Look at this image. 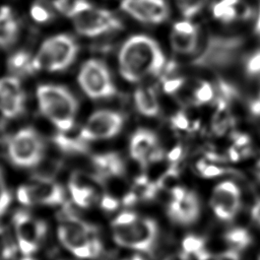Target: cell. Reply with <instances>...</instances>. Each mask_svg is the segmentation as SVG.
I'll list each match as a JSON object with an SVG mask.
<instances>
[{"mask_svg": "<svg viewBox=\"0 0 260 260\" xmlns=\"http://www.w3.org/2000/svg\"><path fill=\"white\" fill-rule=\"evenodd\" d=\"M119 71L129 82H138L146 76L158 75L166 67V58L158 44L148 36L130 37L121 47Z\"/></svg>", "mask_w": 260, "mask_h": 260, "instance_id": "6da1fadb", "label": "cell"}, {"mask_svg": "<svg viewBox=\"0 0 260 260\" xmlns=\"http://www.w3.org/2000/svg\"><path fill=\"white\" fill-rule=\"evenodd\" d=\"M37 99L41 112L59 130L66 132L73 127L77 101L67 88L55 84H42L37 89Z\"/></svg>", "mask_w": 260, "mask_h": 260, "instance_id": "7a4b0ae2", "label": "cell"}, {"mask_svg": "<svg viewBox=\"0 0 260 260\" xmlns=\"http://www.w3.org/2000/svg\"><path fill=\"white\" fill-rule=\"evenodd\" d=\"M67 15L76 30L85 37H96L122 28L121 21L110 11L98 8L87 0H75L70 4Z\"/></svg>", "mask_w": 260, "mask_h": 260, "instance_id": "3957f363", "label": "cell"}, {"mask_svg": "<svg viewBox=\"0 0 260 260\" xmlns=\"http://www.w3.org/2000/svg\"><path fill=\"white\" fill-rule=\"evenodd\" d=\"M243 40L238 37H208L192 55L191 63L203 68H223L238 58Z\"/></svg>", "mask_w": 260, "mask_h": 260, "instance_id": "277c9868", "label": "cell"}, {"mask_svg": "<svg viewBox=\"0 0 260 260\" xmlns=\"http://www.w3.org/2000/svg\"><path fill=\"white\" fill-rule=\"evenodd\" d=\"M77 51V44L72 37L68 35L52 37L43 43L34 58L36 70H64L72 64Z\"/></svg>", "mask_w": 260, "mask_h": 260, "instance_id": "5b68a950", "label": "cell"}, {"mask_svg": "<svg viewBox=\"0 0 260 260\" xmlns=\"http://www.w3.org/2000/svg\"><path fill=\"white\" fill-rule=\"evenodd\" d=\"M113 239L121 247L149 253L155 246L158 228L154 219L138 218L128 225H112Z\"/></svg>", "mask_w": 260, "mask_h": 260, "instance_id": "8992f818", "label": "cell"}, {"mask_svg": "<svg viewBox=\"0 0 260 260\" xmlns=\"http://www.w3.org/2000/svg\"><path fill=\"white\" fill-rule=\"evenodd\" d=\"M10 161L19 168H34L44 156V142L40 134L32 128H24L16 132L8 142Z\"/></svg>", "mask_w": 260, "mask_h": 260, "instance_id": "52a82bcc", "label": "cell"}, {"mask_svg": "<svg viewBox=\"0 0 260 260\" xmlns=\"http://www.w3.org/2000/svg\"><path fill=\"white\" fill-rule=\"evenodd\" d=\"M78 82L85 94L91 99H108L116 94V86L111 73L100 60H87L80 68Z\"/></svg>", "mask_w": 260, "mask_h": 260, "instance_id": "ba28073f", "label": "cell"}, {"mask_svg": "<svg viewBox=\"0 0 260 260\" xmlns=\"http://www.w3.org/2000/svg\"><path fill=\"white\" fill-rule=\"evenodd\" d=\"M18 201L26 206L34 204L58 205L65 201L62 186L52 178L34 176L32 182L20 186L17 190Z\"/></svg>", "mask_w": 260, "mask_h": 260, "instance_id": "9c48e42d", "label": "cell"}, {"mask_svg": "<svg viewBox=\"0 0 260 260\" xmlns=\"http://www.w3.org/2000/svg\"><path fill=\"white\" fill-rule=\"evenodd\" d=\"M124 120L121 113L110 110L98 111L89 116L79 135L86 141L112 138L122 130Z\"/></svg>", "mask_w": 260, "mask_h": 260, "instance_id": "30bf717a", "label": "cell"}, {"mask_svg": "<svg viewBox=\"0 0 260 260\" xmlns=\"http://www.w3.org/2000/svg\"><path fill=\"white\" fill-rule=\"evenodd\" d=\"M210 207L221 220H232L241 207V192L232 181H223L217 184L211 194Z\"/></svg>", "mask_w": 260, "mask_h": 260, "instance_id": "8fae6325", "label": "cell"}, {"mask_svg": "<svg viewBox=\"0 0 260 260\" xmlns=\"http://www.w3.org/2000/svg\"><path fill=\"white\" fill-rule=\"evenodd\" d=\"M25 95L19 79L6 76L0 79V113L6 118L19 116L24 109Z\"/></svg>", "mask_w": 260, "mask_h": 260, "instance_id": "7c38bea8", "label": "cell"}, {"mask_svg": "<svg viewBox=\"0 0 260 260\" xmlns=\"http://www.w3.org/2000/svg\"><path fill=\"white\" fill-rule=\"evenodd\" d=\"M12 220L16 232L17 242L24 241L39 246L47 234V223L41 219L34 218L25 210L16 211Z\"/></svg>", "mask_w": 260, "mask_h": 260, "instance_id": "4fadbf2b", "label": "cell"}, {"mask_svg": "<svg viewBox=\"0 0 260 260\" xmlns=\"http://www.w3.org/2000/svg\"><path fill=\"white\" fill-rule=\"evenodd\" d=\"M200 214V204L194 192H187L182 201L171 200L168 205V215L179 224L189 225L194 223Z\"/></svg>", "mask_w": 260, "mask_h": 260, "instance_id": "5bb4252c", "label": "cell"}, {"mask_svg": "<svg viewBox=\"0 0 260 260\" xmlns=\"http://www.w3.org/2000/svg\"><path fill=\"white\" fill-rule=\"evenodd\" d=\"M157 146V136L152 131L147 129H138L131 137L129 152L134 160L145 167L148 165L149 155Z\"/></svg>", "mask_w": 260, "mask_h": 260, "instance_id": "9a60e30c", "label": "cell"}, {"mask_svg": "<svg viewBox=\"0 0 260 260\" xmlns=\"http://www.w3.org/2000/svg\"><path fill=\"white\" fill-rule=\"evenodd\" d=\"M95 170L94 180L104 182L110 177H121L125 173V165L121 156L116 152L95 154L91 157Z\"/></svg>", "mask_w": 260, "mask_h": 260, "instance_id": "2e32d148", "label": "cell"}, {"mask_svg": "<svg viewBox=\"0 0 260 260\" xmlns=\"http://www.w3.org/2000/svg\"><path fill=\"white\" fill-rule=\"evenodd\" d=\"M137 111L146 117H155L159 113V104L155 91L148 86H140L134 92Z\"/></svg>", "mask_w": 260, "mask_h": 260, "instance_id": "e0dca14e", "label": "cell"}, {"mask_svg": "<svg viewBox=\"0 0 260 260\" xmlns=\"http://www.w3.org/2000/svg\"><path fill=\"white\" fill-rule=\"evenodd\" d=\"M18 24L8 7L0 8V47L11 45L17 38Z\"/></svg>", "mask_w": 260, "mask_h": 260, "instance_id": "ac0fdd59", "label": "cell"}, {"mask_svg": "<svg viewBox=\"0 0 260 260\" xmlns=\"http://www.w3.org/2000/svg\"><path fill=\"white\" fill-rule=\"evenodd\" d=\"M198 34H183L173 29L171 46L174 52L181 55H193L199 46Z\"/></svg>", "mask_w": 260, "mask_h": 260, "instance_id": "d6986e66", "label": "cell"}, {"mask_svg": "<svg viewBox=\"0 0 260 260\" xmlns=\"http://www.w3.org/2000/svg\"><path fill=\"white\" fill-rule=\"evenodd\" d=\"M146 18V23H160L169 16V6L165 0H138Z\"/></svg>", "mask_w": 260, "mask_h": 260, "instance_id": "ffe728a7", "label": "cell"}, {"mask_svg": "<svg viewBox=\"0 0 260 260\" xmlns=\"http://www.w3.org/2000/svg\"><path fill=\"white\" fill-rule=\"evenodd\" d=\"M54 143L63 151L70 154H81L87 151V141L80 135L77 137H70L64 134H57L53 138Z\"/></svg>", "mask_w": 260, "mask_h": 260, "instance_id": "44dd1931", "label": "cell"}, {"mask_svg": "<svg viewBox=\"0 0 260 260\" xmlns=\"http://www.w3.org/2000/svg\"><path fill=\"white\" fill-rule=\"evenodd\" d=\"M8 67L17 75H27L36 71L34 58L24 51L14 53L8 59Z\"/></svg>", "mask_w": 260, "mask_h": 260, "instance_id": "7402d4cb", "label": "cell"}, {"mask_svg": "<svg viewBox=\"0 0 260 260\" xmlns=\"http://www.w3.org/2000/svg\"><path fill=\"white\" fill-rule=\"evenodd\" d=\"M240 0H219L212 7V14L216 19L230 23L238 19V3Z\"/></svg>", "mask_w": 260, "mask_h": 260, "instance_id": "603a6c76", "label": "cell"}, {"mask_svg": "<svg viewBox=\"0 0 260 260\" xmlns=\"http://www.w3.org/2000/svg\"><path fill=\"white\" fill-rule=\"evenodd\" d=\"M224 240L236 250L246 249L252 243L250 233L243 228H234L225 233Z\"/></svg>", "mask_w": 260, "mask_h": 260, "instance_id": "cb8c5ba5", "label": "cell"}, {"mask_svg": "<svg viewBox=\"0 0 260 260\" xmlns=\"http://www.w3.org/2000/svg\"><path fill=\"white\" fill-rule=\"evenodd\" d=\"M69 191L75 204L80 207H88L95 198V192L91 186L76 187L69 185Z\"/></svg>", "mask_w": 260, "mask_h": 260, "instance_id": "d4e9b609", "label": "cell"}, {"mask_svg": "<svg viewBox=\"0 0 260 260\" xmlns=\"http://www.w3.org/2000/svg\"><path fill=\"white\" fill-rule=\"evenodd\" d=\"M193 98L196 105H203L211 102L214 98V90L212 85L207 81H200L194 90Z\"/></svg>", "mask_w": 260, "mask_h": 260, "instance_id": "484cf974", "label": "cell"}, {"mask_svg": "<svg viewBox=\"0 0 260 260\" xmlns=\"http://www.w3.org/2000/svg\"><path fill=\"white\" fill-rule=\"evenodd\" d=\"M207 0H177L178 6L187 18L196 15L204 6Z\"/></svg>", "mask_w": 260, "mask_h": 260, "instance_id": "4316f807", "label": "cell"}, {"mask_svg": "<svg viewBox=\"0 0 260 260\" xmlns=\"http://www.w3.org/2000/svg\"><path fill=\"white\" fill-rule=\"evenodd\" d=\"M182 248L185 253L195 255L198 251L205 248V240L199 236L188 235L182 241Z\"/></svg>", "mask_w": 260, "mask_h": 260, "instance_id": "83f0119b", "label": "cell"}, {"mask_svg": "<svg viewBox=\"0 0 260 260\" xmlns=\"http://www.w3.org/2000/svg\"><path fill=\"white\" fill-rule=\"evenodd\" d=\"M10 202H11V195L8 188L6 187L4 175L0 168V216H2L5 213V211L10 205Z\"/></svg>", "mask_w": 260, "mask_h": 260, "instance_id": "f1b7e54d", "label": "cell"}, {"mask_svg": "<svg viewBox=\"0 0 260 260\" xmlns=\"http://www.w3.org/2000/svg\"><path fill=\"white\" fill-rule=\"evenodd\" d=\"M246 72L251 75H259L260 74V50L253 53L246 62Z\"/></svg>", "mask_w": 260, "mask_h": 260, "instance_id": "f546056e", "label": "cell"}, {"mask_svg": "<svg viewBox=\"0 0 260 260\" xmlns=\"http://www.w3.org/2000/svg\"><path fill=\"white\" fill-rule=\"evenodd\" d=\"M30 15L37 22H46L51 18L50 11L42 4H34L30 8Z\"/></svg>", "mask_w": 260, "mask_h": 260, "instance_id": "4dcf8cb0", "label": "cell"}, {"mask_svg": "<svg viewBox=\"0 0 260 260\" xmlns=\"http://www.w3.org/2000/svg\"><path fill=\"white\" fill-rule=\"evenodd\" d=\"M184 82L185 79L183 77L167 78L162 83V89L168 94H174L184 85Z\"/></svg>", "mask_w": 260, "mask_h": 260, "instance_id": "1f68e13d", "label": "cell"}, {"mask_svg": "<svg viewBox=\"0 0 260 260\" xmlns=\"http://www.w3.org/2000/svg\"><path fill=\"white\" fill-rule=\"evenodd\" d=\"M171 123L172 126L178 130H189L191 128V124L187 115L182 111L177 112L171 118Z\"/></svg>", "mask_w": 260, "mask_h": 260, "instance_id": "d6a6232c", "label": "cell"}, {"mask_svg": "<svg viewBox=\"0 0 260 260\" xmlns=\"http://www.w3.org/2000/svg\"><path fill=\"white\" fill-rule=\"evenodd\" d=\"M139 217L131 211H123L112 221V225H128L135 222Z\"/></svg>", "mask_w": 260, "mask_h": 260, "instance_id": "836d02e7", "label": "cell"}, {"mask_svg": "<svg viewBox=\"0 0 260 260\" xmlns=\"http://www.w3.org/2000/svg\"><path fill=\"white\" fill-rule=\"evenodd\" d=\"M119 201L110 194H104L101 198V207L106 211H114L118 208Z\"/></svg>", "mask_w": 260, "mask_h": 260, "instance_id": "e575fe53", "label": "cell"}, {"mask_svg": "<svg viewBox=\"0 0 260 260\" xmlns=\"http://www.w3.org/2000/svg\"><path fill=\"white\" fill-rule=\"evenodd\" d=\"M173 29L183 34H198V27L190 21H179L174 24Z\"/></svg>", "mask_w": 260, "mask_h": 260, "instance_id": "d590c367", "label": "cell"}, {"mask_svg": "<svg viewBox=\"0 0 260 260\" xmlns=\"http://www.w3.org/2000/svg\"><path fill=\"white\" fill-rule=\"evenodd\" d=\"M199 173L203 178H214L222 175L224 173V170L217 166L206 164V166Z\"/></svg>", "mask_w": 260, "mask_h": 260, "instance_id": "8d00e7d4", "label": "cell"}, {"mask_svg": "<svg viewBox=\"0 0 260 260\" xmlns=\"http://www.w3.org/2000/svg\"><path fill=\"white\" fill-rule=\"evenodd\" d=\"M213 260H241V257L238 250L231 249L217 255Z\"/></svg>", "mask_w": 260, "mask_h": 260, "instance_id": "74e56055", "label": "cell"}, {"mask_svg": "<svg viewBox=\"0 0 260 260\" xmlns=\"http://www.w3.org/2000/svg\"><path fill=\"white\" fill-rule=\"evenodd\" d=\"M182 153H183V148H182V146H181V145H177V146H175L174 148H172V149L168 152L167 157H168V159H169L171 162L175 164V162H177V161L181 158Z\"/></svg>", "mask_w": 260, "mask_h": 260, "instance_id": "f35d334b", "label": "cell"}, {"mask_svg": "<svg viewBox=\"0 0 260 260\" xmlns=\"http://www.w3.org/2000/svg\"><path fill=\"white\" fill-rule=\"evenodd\" d=\"M235 139V146L237 148H245L248 147L250 144V137L246 134H238L234 137Z\"/></svg>", "mask_w": 260, "mask_h": 260, "instance_id": "ab89813d", "label": "cell"}, {"mask_svg": "<svg viewBox=\"0 0 260 260\" xmlns=\"http://www.w3.org/2000/svg\"><path fill=\"white\" fill-rule=\"evenodd\" d=\"M187 194V191L181 187V186H176L172 190V199L176 201H182Z\"/></svg>", "mask_w": 260, "mask_h": 260, "instance_id": "60d3db41", "label": "cell"}, {"mask_svg": "<svg viewBox=\"0 0 260 260\" xmlns=\"http://www.w3.org/2000/svg\"><path fill=\"white\" fill-rule=\"evenodd\" d=\"M138 200V195L137 193L131 191V192H128L124 197H123V204L126 205V206H131L132 204H134L136 201Z\"/></svg>", "mask_w": 260, "mask_h": 260, "instance_id": "b9f144b4", "label": "cell"}, {"mask_svg": "<svg viewBox=\"0 0 260 260\" xmlns=\"http://www.w3.org/2000/svg\"><path fill=\"white\" fill-rule=\"evenodd\" d=\"M251 217L257 224L260 225V200L252 207Z\"/></svg>", "mask_w": 260, "mask_h": 260, "instance_id": "7bdbcfd3", "label": "cell"}, {"mask_svg": "<svg viewBox=\"0 0 260 260\" xmlns=\"http://www.w3.org/2000/svg\"><path fill=\"white\" fill-rule=\"evenodd\" d=\"M194 256L196 257L197 260H211L213 258L211 253L208 250H206L205 248L198 251Z\"/></svg>", "mask_w": 260, "mask_h": 260, "instance_id": "ee69618b", "label": "cell"}, {"mask_svg": "<svg viewBox=\"0 0 260 260\" xmlns=\"http://www.w3.org/2000/svg\"><path fill=\"white\" fill-rule=\"evenodd\" d=\"M250 111L255 116H260V95L250 104Z\"/></svg>", "mask_w": 260, "mask_h": 260, "instance_id": "f6af8a7d", "label": "cell"}, {"mask_svg": "<svg viewBox=\"0 0 260 260\" xmlns=\"http://www.w3.org/2000/svg\"><path fill=\"white\" fill-rule=\"evenodd\" d=\"M229 155L233 161H238L241 157V153L238 151V148L236 146H233L229 149Z\"/></svg>", "mask_w": 260, "mask_h": 260, "instance_id": "bcb514c9", "label": "cell"}, {"mask_svg": "<svg viewBox=\"0 0 260 260\" xmlns=\"http://www.w3.org/2000/svg\"><path fill=\"white\" fill-rule=\"evenodd\" d=\"M188 257H189V254L185 253L183 251V253H180L178 255H171V256H168L167 258H165L164 260H188Z\"/></svg>", "mask_w": 260, "mask_h": 260, "instance_id": "7dc6e473", "label": "cell"}, {"mask_svg": "<svg viewBox=\"0 0 260 260\" xmlns=\"http://www.w3.org/2000/svg\"><path fill=\"white\" fill-rule=\"evenodd\" d=\"M255 31L258 36H260V8L258 11V16H257V20H256V24H255Z\"/></svg>", "mask_w": 260, "mask_h": 260, "instance_id": "c3c4849f", "label": "cell"}, {"mask_svg": "<svg viewBox=\"0 0 260 260\" xmlns=\"http://www.w3.org/2000/svg\"><path fill=\"white\" fill-rule=\"evenodd\" d=\"M5 137H6V136H5V132H4V127H2V126L0 125V142L3 141Z\"/></svg>", "mask_w": 260, "mask_h": 260, "instance_id": "681fc988", "label": "cell"}, {"mask_svg": "<svg viewBox=\"0 0 260 260\" xmlns=\"http://www.w3.org/2000/svg\"><path fill=\"white\" fill-rule=\"evenodd\" d=\"M130 260H143V258H141L140 256H138V255H136V256H134V257H132V259H130Z\"/></svg>", "mask_w": 260, "mask_h": 260, "instance_id": "f907efd6", "label": "cell"}, {"mask_svg": "<svg viewBox=\"0 0 260 260\" xmlns=\"http://www.w3.org/2000/svg\"><path fill=\"white\" fill-rule=\"evenodd\" d=\"M21 260H35V259H32V258H23Z\"/></svg>", "mask_w": 260, "mask_h": 260, "instance_id": "816d5d0a", "label": "cell"}, {"mask_svg": "<svg viewBox=\"0 0 260 260\" xmlns=\"http://www.w3.org/2000/svg\"><path fill=\"white\" fill-rule=\"evenodd\" d=\"M258 167L260 168V159H259V162H258Z\"/></svg>", "mask_w": 260, "mask_h": 260, "instance_id": "f5cc1de1", "label": "cell"}, {"mask_svg": "<svg viewBox=\"0 0 260 260\" xmlns=\"http://www.w3.org/2000/svg\"><path fill=\"white\" fill-rule=\"evenodd\" d=\"M258 260H260V257H259V259H258Z\"/></svg>", "mask_w": 260, "mask_h": 260, "instance_id": "db71d44e", "label": "cell"}]
</instances>
